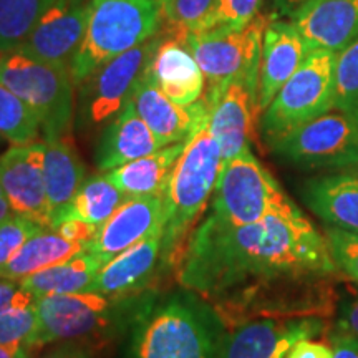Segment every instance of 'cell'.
I'll return each instance as SVG.
<instances>
[{"label":"cell","instance_id":"obj_1","mask_svg":"<svg viewBox=\"0 0 358 358\" xmlns=\"http://www.w3.org/2000/svg\"><path fill=\"white\" fill-rule=\"evenodd\" d=\"M343 277L303 214L234 226L209 213L179 264V284L211 302L227 329L267 317L329 319Z\"/></svg>","mask_w":358,"mask_h":358},{"label":"cell","instance_id":"obj_2","mask_svg":"<svg viewBox=\"0 0 358 358\" xmlns=\"http://www.w3.org/2000/svg\"><path fill=\"white\" fill-rule=\"evenodd\" d=\"M227 325L203 295L143 292L128 327L127 358H216Z\"/></svg>","mask_w":358,"mask_h":358},{"label":"cell","instance_id":"obj_3","mask_svg":"<svg viewBox=\"0 0 358 358\" xmlns=\"http://www.w3.org/2000/svg\"><path fill=\"white\" fill-rule=\"evenodd\" d=\"M222 163L221 148L208 124L186 141L163 189L168 262L174 261L179 245L214 194Z\"/></svg>","mask_w":358,"mask_h":358},{"label":"cell","instance_id":"obj_4","mask_svg":"<svg viewBox=\"0 0 358 358\" xmlns=\"http://www.w3.org/2000/svg\"><path fill=\"white\" fill-rule=\"evenodd\" d=\"M141 294L110 297L83 290L37 299V348L58 342H77L87 347L103 343L120 330H128Z\"/></svg>","mask_w":358,"mask_h":358},{"label":"cell","instance_id":"obj_5","mask_svg":"<svg viewBox=\"0 0 358 358\" xmlns=\"http://www.w3.org/2000/svg\"><path fill=\"white\" fill-rule=\"evenodd\" d=\"M161 24L159 0H93L83 42L69 66L75 87L111 58L153 37Z\"/></svg>","mask_w":358,"mask_h":358},{"label":"cell","instance_id":"obj_6","mask_svg":"<svg viewBox=\"0 0 358 358\" xmlns=\"http://www.w3.org/2000/svg\"><path fill=\"white\" fill-rule=\"evenodd\" d=\"M211 213L234 226L303 214L268 169L259 163L250 148L222 163Z\"/></svg>","mask_w":358,"mask_h":358},{"label":"cell","instance_id":"obj_7","mask_svg":"<svg viewBox=\"0 0 358 358\" xmlns=\"http://www.w3.org/2000/svg\"><path fill=\"white\" fill-rule=\"evenodd\" d=\"M0 85L37 115L45 140L65 136L75 113V83L69 66L47 64L20 50L7 52L0 58Z\"/></svg>","mask_w":358,"mask_h":358},{"label":"cell","instance_id":"obj_8","mask_svg":"<svg viewBox=\"0 0 358 358\" xmlns=\"http://www.w3.org/2000/svg\"><path fill=\"white\" fill-rule=\"evenodd\" d=\"M337 55L330 50H312L262 111L257 128L267 146L335 108Z\"/></svg>","mask_w":358,"mask_h":358},{"label":"cell","instance_id":"obj_9","mask_svg":"<svg viewBox=\"0 0 358 358\" xmlns=\"http://www.w3.org/2000/svg\"><path fill=\"white\" fill-rule=\"evenodd\" d=\"M285 164L307 171L358 168V124L338 110L303 123L268 145Z\"/></svg>","mask_w":358,"mask_h":358},{"label":"cell","instance_id":"obj_10","mask_svg":"<svg viewBox=\"0 0 358 358\" xmlns=\"http://www.w3.org/2000/svg\"><path fill=\"white\" fill-rule=\"evenodd\" d=\"M271 17L259 15L241 29L187 32L186 45L203 71L208 88L217 92L232 80H259L264 30Z\"/></svg>","mask_w":358,"mask_h":358},{"label":"cell","instance_id":"obj_11","mask_svg":"<svg viewBox=\"0 0 358 358\" xmlns=\"http://www.w3.org/2000/svg\"><path fill=\"white\" fill-rule=\"evenodd\" d=\"M151 48L153 37L111 58L78 85L80 122L87 127H95L115 118L123 110L145 73Z\"/></svg>","mask_w":358,"mask_h":358},{"label":"cell","instance_id":"obj_12","mask_svg":"<svg viewBox=\"0 0 358 358\" xmlns=\"http://www.w3.org/2000/svg\"><path fill=\"white\" fill-rule=\"evenodd\" d=\"M327 330L324 317H267L229 327L216 358H287L297 342Z\"/></svg>","mask_w":358,"mask_h":358},{"label":"cell","instance_id":"obj_13","mask_svg":"<svg viewBox=\"0 0 358 358\" xmlns=\"http://www.w3.org/2000/svg\"><path fill=\"white\" fill-rule=\"evenodd\" d=\"M187 30L161 24L153 35V48L145 66V77L178 105H192L204 95L206 78L186 45Z\"/></svg>","mask_w":358,"mask_h":358},{"label":"cell","instance_id":"obj_14","mask_svg":"<svg viewBox=\"0 0 358 358\" xmlns=\"http://www.w3.org/2000/svg\"><path fill=\"white\" fill-rule=\"evenodd\" d=\"M209 131L221 148L222 161L249 150L259 124V80H232L217 92H206Z\"/></svg>","mask_w":358,"mask_h":358},{"label":"cell","instance_id":"obj_15","mask_svg":"<svg viewBox=\"0 0 358 358\" xmlns=\"http://www.w3.org/2000/svg\"><path fill=\"white\" fill-rule=\"evenodd\" d=\"M45 141L12 145L0 155V185L13 213L50 229L52 209L43 176Z\"/></svg>","mask_w":358,"mask_h":358},{"label":"cell","instance_id":"obj_16","mask_svg":"<svg viewBox=\"0 0 358 358\" xmlns=\"http://www.w3.org/2000/svg\"><path fill=\"white\" fill-rule=\"evenodd\" d=\"M93 0H55L19 48L47 64L70 66L83 42Z\"/></svg>","mask_w":358,"mask_h":358},{"label":"cell","instance_id":"obj_17","mask_svg":"<svg viewBox=\"0 0 358 358\" xmlns=\"http://www.w3.org/2000/svg\"><path fill=\"white\" fill-rule=\"evenodd\" d=\"M164 226L163 192L129 198L116 209L113 216L98 227L95 237L87 245L90 256L103 266L123 250L145 239Z\"/></svg>","mask_w":358,"mask_h":358},{"label":"cell","instance_id":"obj_18","mask_svg":"<svg viewBox=\"0 0 358 358\" xmlns=\"http://www.w3.org/2000/svg\"><path fill=\"white\" fill-rule=\"evenodd\" d=\"M131 101L161 146L187 141L209 122V105L204 96L192 105H178L145 75L134 87Z\"/></svg>","mask_w":358,"mask_h":358},{"label":"cell","instance_id":"obj_19","mask_svg":"<svg viewBox=\"0 0 358 358\" xmlns=\"http://www.w3.org/2000/svg\"><path fill=\"white\" fill-rule=\"evenodd\" d=\"M168 264L164 248V226L151 232L145 239L123 250L106 262L93 280L92 292L110 297H128L145 292L146 285L155 279L158 268Z\"/></svg>","mask_w":358,"mask_h":358},{"label":"cell","instance_id":"obj_20","mask_svg":"<svg viewBox=\"0 0 358 358\" xmlns=\"http://www.w3.org/2000/svg\"><path fill=\"white\" fill-rule=\"evenodd\" d=\"M310 48L290 19H268L262 37L259 69V113L306 62Z\"/></svg>","mask_w":358,"mask_h":358},{"label":"cell","instance_id":"obj_21","mask_svg":"<svg viewBox=\"0 0 358 358\" xmlns=\"http://www.w3.org/2000/svg\"><path fill=\"white\" fill-rule=\"evenodd\" d=\"M290 20L310 52L340 53L358 40V0H310Z\"/></svg>","mask_w":358,"mask_h":358},{"label":"cell","instance_id":"obj_22","mask_svg":"<svg viewBox=\"0 0 358 358\" xmlns=\"http://www.w3.org/2000/svg\"><path fill=\"white\" fill-rule=\"evenodd\" d=\"M303 204L327 227L358 234V176L330 173L306 179L301 186Z\"/></svg>","mask_w":358,"mask_h":358},{"label":"cell","instance_id":"obj_23","mask_svg":"<svg viewBox=\"0 0 358 358\" xmlns=\"http://www.w3.org/2000/svg\"><path fill=\"white\" fill-rule=\"evenodd\" d=\"M161 148L164 146H161L158 138L136 113L129 98L113 122L103 129L96 146V166L100 171H110L155 153Z\"/></svg>","mask_w":358,"mask_h":358},{"label":"cell","instance_id":"obj_24","mask_svg":"<svg viewBox=\"0 0 358 358\" xmlns=\"http://www.w3.org/2000/svg\"><path fill=\"white\" fill-rule=\"evenodd\" d=\"M43 176L52 217L65 209L87 179V169L69 138L43 140Z\"/></svg>","mask_w":358,"mask_h":358},{"label":"cell","instance_id":"obj_25","mask_svg":"<svg viewBox=\"0 0 358 358\" xmlns=\"http://www.w3.org/2000/svg\"><path fill=\"white\" fill-rule=\"evenodd\" d=\"M186 141L164 146L155 153L134 159L123 166L110 169L106 176L128 198L163 192L174 164L185 150Z\"/></svg>","mask_w":358,"mask_h":358},{"label":"cell","instance_id":"obj_26","mask_svg":"<svg viewBox=\"0 0 358 358\" xmlns=\"http://www.w3.org/2000/svg\"><path fill=\"white\" fill-rule=\"evenodd\" d=\"M87 244L69 243L53 229H42L30 237L15 256L0 271V275L12 280H22L24 277L43 271V268L60 266L78 254L85 252Z\"/></svg>","mask_w":358,"mask_h":358},{"label":"cell","instance_id":"obj_27","mask_svg":"<svg viewBox=\"0 0 358 358\" xmlns=\"http://www.w3.org/2000/svg\"><path fill=\"white\" fill-rule=\"evenodd\" d=\"M101 267L103 264L85 250L60 266L43 268V271L24 277L19 282L22 287L37 299L83 292L92 287Z\"/></svg>","mask_w":358,"mask_h":358},{"label":"cell","instance_id":"obj_28","mask_svg":"<svg viewBox=\"0 0 358 358\" xmlns=\"http://www.w3.org/2000/svg\"><path fill=\"white\" fill-rule=\"evenodd\" d=\"M127 199H129L128 196H124L106 174L90 176L80 186L71 203L52 217L50 229L66 219H82L100 227Z\"/></svg>","mask_w":358,"mask_h":358},{"label":"cell","instance_id":"obj_29","mask_svg":"<svg viewBox=\"0 0 358 358\" xmlns=\"http://www.w3.org/2000/svg\"><path fill=\"white\" fill-rule=\"evenodd\" d=\"M55 0H0V52L19 50Z\"/></svg>","mask_w":358,"mask_h":358},{"label":"cell","instance_id":"obj_30","mask_svg":"<svg viewBox=\"0 0 358 358\" xmlns=\"http://www.w3.org/2000/svg\"><path fill=\"white\" fill-rule=\"evenodd\" d=\"M42 131L37 115L15 93L0 85V138L10 145H27Z\"/></svg>","mask_w":358,"mask_h":358},{"label":"cell","instance_id":"obj_31","mask_svg":"<svg viewBox=\"0 0 358 358\" xmlns=\"http://www.w3.org/2000/svg\"><path fill=\"white\" fill-rule=\"evenodd\" d=\"M335 110L345 113L358 124V40L337 55Z\"/></svg>","mask_w":358,"mask_h":358},{"label":"cell","instance_id":"obj_32","mask_svg":"<svg viewBox=\"0 0 358 358\" xmlns=\"http://www.w3.org/2000/svg\"><path fill=\"white\" fill-rule=\"evenodd\" d=\"M219 0H159L163 20L187 32L213 29Z\"/></svg>","mask_w":358,"mask_h":358},{"label":"cell","instance_id":"obj_33","mask_svg":"<svg viewBox=\"0 0 358 358\" xmlns=\"http://www.w3.org/2000/svg\"><path fill=\"white\" fill-rule=\"evenodd\" d=\"M38 325L35 303L29 307L6 308L0 312V345H25L34 350L37 348Z\"/></svg>","mask_w":358,"mask_h":358},{"label":"cell","instance_id":"obj_34","mask_svg":"<svg viewBox=\"0 0 358 358\" xmlns=\"http://www.w3.org/2000/svg\"><path fill=\"white\" fill-rule=\"evenodd\" d=\"M42 229H47V227L20 214H12L6 221L0 222V271L7 266V262L15 256L17 250L30 237Z\"/></svg>","mask_w":358,"mask_h":358},{"label":"cell","instance_id":"obj_35","mask_svg":"<svg viewBox=\"0 0 358 358\" xmlns=\"http://www.w3.org/2000/svg\"><path fill=\"white\" fill-rule=\"evenodd\" d=\"M325 239L335 264L342 274L358 284V234L327 227Z\"/></svg>","mask_w":358,"mask_h":358},{"label":"cell","instance_id":"obj_36","mask_svg":"<svg viewBox=\"0 0 358 358\" xmlns=\"http://www.w3.org/2000/svg\"><path fill=\"white\" fill-rule=\"evenodd\" d=\"M264 0H219L213 29H241L259 15Z\"/></svg>","mask_w":358,"mask_h":358},{"label":"cell","instance_id":"obj_37","mask_svg":"<svg viewBox=\"0 0 358 358\" xmlns=\"http://www.w3.org/2000/svg\"><path fill=\"white\" fill-rule=\"evenodd\" d=\"M35 301L37 297L22 287L19 280L0 275V312L10 307H29L35 303Z\"/></svg>","mask_w":358,"mask_h":358},{"label":"cell","instance_id":"obj_38","mask_svg":"<svg viewBox=\"0 0 358 358\" xmlns=\"http://www.w3.org/2000/svg\"><path fill=\"white\" fill-rule=\"evenodd\" d=\"M53 231L58 236H62L69 243H77V244H87L93 239L98 231V226L95 224H90L82 219H66L62 221L58 226L53 227Z\"/></svg>","mask_w":358,"mask_h":358},{"label":"cell","instance_id":"obj_39","mask_svg":"<svg viewBox=\"0 0 358 358\" xmlns=\"http://www.w3.org/2000/svg\"><path fill=\"white\" fill-rule=\"evenodd\" d=\"M337 313V330L358 337V295L345 301L340 299Z\"/></svg>","mask_w":358,"mask_h":358},{"label":"cell","instance_id":"obj_40","mask_svg":"<svg viewBox=\"0 0 358 358\" xmlns=\"http://www.w3.org/2000/svg\"><path fill=\"white\" fill-rule=\"evenodd\" d=\"M287 358H334V347L327 342L306 338L295 343Z\"/></svg>","mask_w":358,"mask_h":358},{"label":"cell","instance_id":"obj_41","mask_svg":"<svg viewBox=\"0 0 358 358\" xmlns=\"http://www.w3.org/2000/svg\"><path fill=\"white\" fill-rule=\"evenodd\" d=\"M34 358H93V355L88 350V347L83 345V343L58 342L55 347L42 350Z\"/></svg>","mask_w":358,"mask_h":358},{"label":"cell","instance_id":"obj_42","mask_svg":"<svg viewBox=\"0 0 358 358\" xmlns=\"http://www.w3.org/2000/svg\"><path fill=\"white\" fill-rule=\"evenodd\" d=\"M330 342L334 347V358H358V337L355 335L335 330L330 335Z\"/></svg>","mask_w":358,"mask_h":358},{"label":"cell","instance_id":"obj_43","mask_svg":"<svg viewBox=\"0 0 358 358\" xmlns=\"http://www.w3.org/2000/svg\"><path fill=\"white\" fill-rule=\"evenodd\" d=\"M310 0H274L271 19H290L302 6H306Z\"/></svg>","mask_w":358,"mask_h":358},{"label":"cell","instance_id":"obj_44","mask_svg":"<svg viewBox=\"0 0 358 358\" xmlns=\"http://www.w3.org/2000/svg\"><path fill=\"white\" fill-rule=\"evenodd\" d=\"M32 348L25 345H0V358H30Z\"/></svg>","mask_w":358,"mask_h":358},{"label":"cell","instance_id":"obj_45","mask_svg":"<svg viewBox=\"0 0 358 358\" xmlns=\"http://www.w3.org/2000/svg\"><path fill=\"white\" fill-rule=\"evenodd\" d=\"M12 214H15V213H13L12 206H10V203H8V201H7V198L0 199V222L6 221V219L10 217Z\"/></svg>","mask_w":358,"mask_h":358},{"label":"cell","instance_id":"obj_46","mask_svg":"<svg viewBox=\"0 0 358 358\" xmlns=\"http://www.w3.org/2000/svg\"><path fill=\"white\" fill-rule=\"evenodd\" d=\"M2 55H3V53H2V52H0V58H2Z\"/></svg>","mask_w":358,"mask_h":358}]
</instances>
